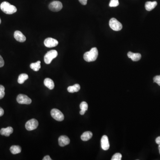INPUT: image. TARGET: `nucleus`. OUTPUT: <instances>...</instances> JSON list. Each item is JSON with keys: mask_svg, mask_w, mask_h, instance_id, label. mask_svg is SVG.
<instances>
[{"mask_svg": "<svg viewBox=\"0 0 160 160\" xmlns=\"http://www.w3.org/2000/svg\"><path fill=\"white\" fill-rule=\"evenodd\" d=\"M98 55V51L97 48H92L90 50L85 53L84 59L87 62H92L96 60Z\"/></svg>", "mask_w": 160, "mask_h": 160, "instance_id": "1", "label": "nucleus"}, {"mask_svg": "<svg viewBox=\"0 0 160 160\" xmlns=\"http://www.w3.org/2000/svg\"><path fill=\"white\" fill-rule=\"evenodd\" d=\"M0 8L1 10L7 14H12L17 11V8L7 1L2 2L1 4Z\"/></svg>", "mask_w": 160, "mask_h": 160, "instance_id": "2", "label": "nucleus"}, {"mask_svg": "<svg viewBox=\"0 0 160 160\" xmlns=\"http://www.w3.org/2000/svg\"><path fill=\"white\" fill-rule=\"evenodd\" d=\"M58 52L55 50H52L48 52L44 57V61L46 64H50L53 59L58 56Z\"/></svg>", "mask_w": 160, "mask_h": 160, "instance_id": "3", "label": "nucleus"}, {"mask_svg": "<svg viewBox=\"0 0 160 160\" xmlns=\"http://www.w3.org/2000/svg\"><path fill=\"white\" fill-rule=\"evenodd\" d=\"M110 27L114 31H120L122 28V25L115 18H112L109 22Z\"/></svg>", "mask_w": 160, "mask_h": 160, "instance_id": "4", "label": "nucleus"}, {"mask_svg": "<svg viewBox=\"0 0 160 160\" xmlns=\"http://www.w3.org/2000/svg\"><path fill=\"white\" fill-rule=\"evenodd\" d=\"M51 115L53 118L59 122L63 121L64 115L62 112L57 109H53L51 111Z\"/></svg>", "mask_w": 160, "mask_h": 160, "instance_id": "5", "label": "nucleus"}, {"mask_svg": "<svg viewBox=\"0 0 160 160\" xmlns=\"http://www.w3.org/2000/svg\"><path fill=\"white\" fill-rule=\"evenodd\" d=\"M38 126V122L35 119H30L26 124V128L28 131H32L36 129Z\"/></svg>", "mask_w": 160, "mask_h": 160, "instance_id": "6", "label": "nucleus"}, {"mask_svg": "<svg viewBox=\"0 0 160 160\" xmlns=\"http://www.w3.org/2000/svg\"><path fill=\"white\" fill-rule=\"evenodd\" d=\"M17 101L20 104H30L32 102V100L30 98L25 94H19L17 97Z\"/></svg>", "mask_w": 160, "mask_h": 160, "instance_id": "7", "label": "nucleus"}, {"mask_svg": "<svg viewBox=\"0 0 160 160\" xmlns=\"http://www.w3.org/2000/svg\"><path fill=\"white\" fill-rule=\"evenodd\" d=\"M63 5L59 1H53L51 2L49 6L50 10L53 12H58L62 9Z\"/></svg>", "mask_w": 160, "mask_h": 160, "instance_id": "8", "label": "nucleus"}, {"mask_svg": "<svg viewBox=\"0 0 160 160\" xmlns=\"http://www.w3.org/2000/svg\"><path fill=\"white\" fill-rule=\"evenodd\" d=\"M58 44V41L51 38H47L44 41V45L46 47L52 48L56 46Z\"/></svg>", "mask_w": 160, "mask_h": 160, "instance_id": "9", "label": "nucleus"}, {"mask_svg": "<svg viewBox=\"0 0 160 160\" xmlns=\"http://www.w3.org/2000/svg\"><path fill=\"white\" fill-rule=\"evenodd\" d=\"M101 146L104 150H108L110 148V143L108 137L106 135L103 136L101 139Z\"/></svg>", "mask_w": 160, "mask_h": 160, "instance_id": "10", "label": "nucleus"}, {"mask_svg": "<svg viewBox=\"0 0 160 160\" xmlns=\"http://www.w3.org/2000/svg\"><path fill=\"white\" fill-rule=\"evenodd\" d=\"M58 142L60 146L64 147L69 145L70 143V139L66 136H61L59 137Z\"/></svg>", "mask_w": 160, "mask_h": 160, "instance_id": "11", "label": "nucleus"}, {"mask_svg": "<svg viewBox=\"0 0 160 160\" xmlns=\"http://www.w3.org/2000/svg\"><path fill=\"white\" fill-rule=\"evenodd\" d=\"M14 37L17 41L20 42H25L26 40V37L25 35L19 31H16L14 33Z\"/></svg>", "mask_w": 160, "mask_h": 160, "instance_id": "12", "label": "nucleus"}, {"mask_svg": "<svg viewBox=\"0 0 160 160\" xmlns=\"http://www.w3.org/2000/svg\"><path fill=\"white\" fill-rule=\"evenodd\" d=\"M14 129L11 127H8L6 128H2L0 130V134L1 135L6 137H9L10 134L13 133Z\"/></svg>", "mask_w": 160, "mask_h": 160, "instance_id": "13", "label": "nucleus"}, {"mask_svg": "<svg viewBox=\"0 0 160 160\" xmlns=\"http://www.w3.org/2000/svg\"><path fill=\"white\" fill-rule=\"evenodd\" d=\"M128 57L131 59L133 61H137L140 60L142 58V55L140 53H134L129 52L128 53Z\"/></svg>", "mask_w": 160, "mask_h": 160, "instance_id": "14", "label": "nucleus"}, {"mask_svg": "<svg viewBox=\"0 0 160 160\" xmlns=\"http://www.w3.org/2000/svg\"><path fill=\"white\" fill-rule=\"evenodd\" d=\"M44 85L46 87L49 88L50 90H53L54 88V83L52 80L49 78H47L44 80Z\"/></svg>", "mask_w": 160, "mask_h": 160, "instance_id": "15", "label": "nucleus"}, {"mask_svg": "<svg viewBox=\"0 0 160 160\" xmlns=\"http://www.w3.org/2000/svg\"><path fill=\"white\" fill-rule=\"evenodd\" d=\"M157 3L156 1H154L153 2L151 1H147L145 4V8L146 10L148 11H150L154 9L157 6Z\"/></svg>", "mask_w": 160, "mask_h": 160, "instance_id": "16", "label": "nucleus"}, {"mask_svg": "<svg viewBox=\"0 0 160 160\" xmlns=\"http://www.w3.org/2000/svg\"><path fill=\"white\" fill-rule=\"evenodd\" d=\"M92 134L90 131H86L84 132L81 136V139L83 141H87L92 137Z\"/></svg>", "mask_w": 160, "mask_h": 160, "instance_id": "17", "label": "nucleus"}, {"mask_svg": "<svg viewBox=\"0 0 160 160\" xmlns=\"http://www.w3.org/2000/svg\"><path fill=\"white\" fill-rule=\"evenodd\" d=\"M80 108L81 110L80 111V114L82 115H83L85 114L86 111L88 110V104L85 102H82L80 105Z\"/></svg>", "mask_w": 160, "mask_h": 160, "instance_id": "18", "label": "nucleus"}, {"mask_svg": "<svg viewBox=\"0 0 160 160\" xmlns=\"http://www.w3.org/2000/svg\"><path fill=\"white\" fill-rule=\"evenodd\" d=\"M80 85L78 84L74 85L73 86H69L68 87V91L71 93H73V92H78L80 90Z\"/></svg>", "mask_w": 160, "mask_h": 160, "instance_id": "19", "label": "nucleus"}, {"mask_svg": "<svg viewBox=\"0 0 160 160\" xmlns=\"http://www.w3.org/2000/svg\"><path fill=\"white\" fill-rule=\"evenodd\" d=\"M10 150L13 154H17L21 152V148L20 146H13L10 147Z\"/></svg>", "mask_w": 160, "mask_h": 160, "instance_id": "20", "label": "nucleus"}, {"mask_svg": "<svg viewBox=\"0 0 160 160\" xmlns=\"http://www.w3.org/2000/svg\"><path fill=\"white\" fill-rule=\"evenodd\" d=\"M28 78V75L26 73H22L19 76L18 82L20 84H22Z\"/></svg>", "mask_w": 160, "mask_h": 160, "instance_id": "21", "label": "nucleus"}, {"mask_svg": "<svg viewBox=\"0 0 160 160\" xmlns=\"http://www.w3.org/2000/svg\"><path fill=\"white\" fill-rule=\"evenodd\" d=\"M30 68L35 71H38L39 70L41 66V61H38L36 63H31L30 65Z\"/></svg>", "mask_w": 160, "mask_h": 160, "instance_id": "22", "label": "nucleus"}, {"mask_svg": "<svg viewBox=\"0 0 160 160\" xmlns=\"http://www.w3.org/2000/svg\"><path fill=\"white\" fill-rule=\"evenodd\" d=\"M119 3L118 0H111L109 6L110 7H117L119 5Z\"/></svg>", "mask_w": 160, "mask_h": 160, "instance_id": "23", "label": "nucleus"}, {"mask_svg": "<svg viewBox=\"0 0 160 160\" xmlns=\"http://www.w3.org/2000/svg\"><path fill=\"white\" fill-rule=\"evenodd\" d=\"M122 155L120 153H116L113 155L111 158V160H122Z\"/></svg>", "mask_w": 160, "mask_h": 160, "instance_id": "24", "label": "nucleus"}, {"mask_svg": "<svg viewBox=\"0 0 160 160\" xmlns=\"http://www.w3.org/2000/svg\"><path fill=\"white\" fill-rule=\"evenodd\" d=\"M5 87L2 85H0V99H2L5 95Z\"/></svg>", "mask_w": 160, "mask_h": 160, "instance_id": "25", "label": "nucleus"}, {"mask_svg": "<svg viewBox=\"0 0 160 160\" xmlns=\"http://www.w3.org/2000/svg\"><path fill=\"white\" fill-rule=\"evenodd\" d=\"M154 82L160 86V75H157L154 78Z\"/></svg>", "mask_w": 160, "mask_h": 160, "instance_id": "26", "label": "nucleus"}, {"mask_svg": "<svg viewBox=\"0 0 160 160\" xmlns=\"http://www.w3.org/2000/svg\"><path fill=\"white\" fill-rule=\"evenodd\" d=\"M4 64L5 62H4V60L2 57L0 55V67H3L4 65Z\"/></svg>", "mask_w": 160, "mask_h": 160, "instance_id": "27", "label": "nucleus"}, {"mask_svg": "<svg viewBox=\"0 0 160 160\" xmlns=\"http://www.w3.org/2000/svg\"><path fill=\"white\" fill-rule=\"evenodd\" d=\"M79 2L82 5H86L87 3V0H78Z\"/></svg>", "mask_w": 160, "mask_h": 160, "instance_id": "28", "label": "nucleus"}, {"mask_svg": "<svg viewBox=\"0 0 160 160\" xmlns=\"http://www.w3.org/2000/svg\"><path fill=\"white\" fill-rule=\"evenodd\" d=\"M52 159L50 157V156H46L45 157L43 158V160H51Z\"/></svg>", "mask_w": 160, "mask_h": 160, "instance_id": "29", "label": "nucleus"}, {"mask_svg": "<svg viewBox=\"0 0 160 160\" xmlns=\"http://www.w3.org/2000/svg\"><path fill=\"white\" fill-rule=\"evenodd\" d=\"M4 111L2 108L0 107V117H1L4 115Z\"/></svg>", "mask_w": 160, "mask_h": 160, "instance_id": "30", "label": "nucleus"}, {"mask_svg": "<svg viewBox=\"0 0 160 160\" xmlns=\"http://www.w3.org/2000/svg\"><path fill=\"white\" fill-rule=\"evenodd\" d=\"M156 142L158 145L160 144V136L158 137L156 139Z\"/></svg>", "mask_w": 160, "mask_h": 160, "instance_id": "31", "label": "nucleus"}, {"mask_svg": "<svg viewBox=\"0 0 160 160\" xmlns=\"http://www.w3.org/2000/svg\"><path fill=\"white\" fill-rule=\"evenodd\" d=\"M158 149H159V153H160V145H159V146H158Z\"/></svg>", "mask_w": 160, "mask_h": 160, "instance_id": "32", "label": "nucleus"}, {"mask_svg": "<svg viewBox=\"0 0 160 160\" xmlns=\"http://www.w3.org/2000/svg\"><path fill=\"white\" fill-rule=\"evenodd\" d=\"M1 19L0 18V24H1Z\"/></svg>", "mask_w": 160, "mask_h": 160, "instance_id": "33", "label": "nucleus"}]
</instances>
